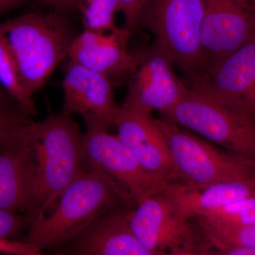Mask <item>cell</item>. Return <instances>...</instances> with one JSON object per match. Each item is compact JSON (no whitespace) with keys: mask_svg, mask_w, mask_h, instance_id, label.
I'll return each mask as SVG.
<instances>
[{"mask_svg":"<svg viewBox=\"0 0 255 255\" xmlns=\"http://www.w3.org/2000/svg\"><path fill=\"white\" fill-rule=\"evenodd\" d=\"M48 216L31 223L22 241L54 251L110 210L133 201L118 183L99 171L83 169L63 191Z\"/></svg>","mask_w":255,"mask_h":255,"instance_id":"obj_2","label":"cell"},{"mask_svg":"<svg viewBox=\"0 0 255 255\" xmlns=\"http://www.w3.org/2000/svg\"><path fill=\"white\" fill-rule=\"evenodd\" d=\"M183 82L189 90L249 117L255 123V36Z\"/></svg>","mask_w":255,"mask_h":255,"instance_id":"obj_9","label":"cell"},{"mask_svg":"<svg viewBox=\"0 0 255 255\" xmlns=\"http://www.w3.org/2000/svg\"><path fill=\"white\" fill-rule=\"evenodd\" d=\"M164 117L228 152L255 162V123L249 117L189 89Z\"/></svg>","mask_w":255,"mask_h":255,"instance_id":"obj_6","label":"cell"},{"mask_svg":"<svg viewBox=\"0 0 255 255\" xmlns=\"http://www.w3.org/2000/svg\"><path fill=\"white\" fill-rule=\"evenodd\" d=\"M0 85L7 92L25 114L34 117L37 110L32 97L23 86L17 65L0 34Z\"/></svg>","mask_w":255,"mask_h":255,"instance_id":"obj_18","label":"cell"},{"mask_svg":"<svg viewBox=\"0 0 255 255\" xmlns=\"http://www.w3.org/2000/svg\"><path fill=\"white\" fill-rule=\"evenodd\" d=\"M178 255H196V254H181Z\"/></svg>","mask_w":255,"mask_h":255,"instance_id":"obj_31","label":"cell"},{"mask_svg":"<svg viewBox=\"0 0 255 255\" xmlns=\"http://www.w3.org/2000/svg\"><path fill=\"white\" fill-rule=\"evenodd\" d=\"M13 106H17V105L15 103L14 100L11 98L7 92L0 85V107H13Z\"/></svg>","mask_w":255,"mask_h":255,"instance_id":"obj_29","label":"cell"},{"mask_svg":"<svg viewBox=\"0 0 255 255\" xmlns=\"http://www.w3.org/2000/svg\"><path fill=\"white\" fill-rule=\"evenodd\" d=\"M155 122L168 146L177 183L198 189L222 181L255 180V162L216 148L168 121Z\"/></svg>","mask_w":255,"mask_h":255,"instance_id":"obj_5","label":"cell"},{"mask_svg":"<svg viewBox=\"0 0 255 255\" xmlns=\"http://www.w3.org/2000/svg\"><path fill=\"white\" fill-rule=\"evenodd\" d=\"M0 254L4 255H45L36 247L22 240L0 239Z\"/></svg>","mask_w":255,"mask_h":255,"instance_id":"obj_25","label":"cell"},{"mask_svg":"<svg viewBox=\"0 0 255 255\" xmlns=\"http://www.w3.org/2000/svg\"><path fill=\"white\" fill-rule=\"evenodd\" d=\"M125 17V27L130 33L137 31V21L146 0H119Z\"/></svg>","mask_w":255,"mask_h":255,"instance_id":"obj_24","label":"cell"},{"mask_svg":"<svg viewBox=\"0 0 255 255\" xmlns=\"http://www.w3.org/2000/svg\"><path fill=\"white\" fill-rule=\"evenodd\" d=\"M28 128L14 142L0 148V209L31 218L34 169Z\"/></svg>","mask_w":255,"mask_h":255,"instance_id":"obj_16","label":"cell"},{"mask_svg":"<svg viewBox=\"0 0 255 255\" xmlns=\"http://www.w3.org/2000/svg\"><path fill=\"white\" fill-rule=\"evenodd\" d=\"M84 134L63 111L28 126L34 169L32 222L46 215L83 170Z\"/></svg>","mask_w":255,"mask_h":255,"instance_id":"obj_1","label":"cell"},{"mask_svg":"<svg viewBox=\"0 0 255 255\" xmlns=\"http://www.w3.org/2000/svg\"><path fill=\"white\" fill-rule=\"evenodd\" d=\"M119 11H122L119 0H82L85 30L106 33L117 29L115 15Z\"/></svg>","mask_w":255,"mask_h":255,"instance_id":"obj_21","label":"cell"},{"mask_svg":"<svg viewBox=\"0 0 255 255\" xmlns=\"http://www.w3.org/2000/svg\"><path fill=\"white\" fill-rule=\"evenodd\" d=\"M83 168L108 175L135 204L165 192L170 184L147 172L120 138L105 129L88 128L84 134Z\"/></svg>","mask_w":255,"mask_h":255,"instance_id":"obj_10","label":"cell"},{"mask_svg":"<svg viewBox=\"0 0 255 255\" xmlns=\"http://www.w3.org/2000/svg\"><path fill=\"white\" fill-rule=\"evenodd\" d=\"M127 219L135 237L155 255L195 254L202 241L198 226L165 192L148 196L129 209Z\"/></svg>","mask_w":255,"mask_h":255,"instance_id":"obj_7","label":"cell"},{"mask_svg":"<svg viewBox=\"0 0 255 255\" xmlns=\"http://www.w3.org/2000/svg\"><path fill=\"white\" fill-rule=\"evenodd\" d=\"M117 136L150 173L177 183L168 146L151 116L119 107L114 121Z\"/></svg>","mask_w":255,"mask_h":255,"instance_id":"obj_14","label":"cell"},{"mask_svg":"<svg viewBox=\"0 0 255 255\" xmlns=\"http://www.w3.org/2000/svg\"><path fill=\"white\" fill-rule=\"evenodd\" d=\"M206 0H146L137 29L153 35L167 50L184 79L192 78L204 65L201 30Z\"/></svg>","mask_w":255,"mask_h":255,"instance_id":"obj_4","label":"cell"},{"mask_svg":"<svg viewBox=\"0 0 255 255\" xmlns=\"http://www.w3.org/2000/svg\"><path fill=\"white\" fill-rule=\"evenodd\" d=\"M195 254L196 255H255V249L242 248H216L208 244L202 240Z\"/></svg>","mask_w":255,"mask_h":255,"instance_id":"obj_26","label":"cell"},{"mask_svg":"<svg viewBox=\"0 0 255 255\" xmlns=\"http://www.w3.org/2000/svg\"><path fill=\"white\" fill-rule=\"evenodd\" d=\"M26 0H0V16L21 6Z\"/></svg>","mask_w":255,"mask_h":255,"instance_id":"obj_28","label":"cell"},{"mask_svg":"<svg viewBox=\"0 0 255 255\" xmlns=\"http://www.w3.org/2000/svg\"><path fill=\"white\" fill-rule=\"evenodd\" d=\"M238 1H242V2L248 3L249 1H252V0H238Z\"/></svg>","mask_w":255,"mask_h":255,"instance_id":"obj_30","label":"cell"},{"mask_svg":"<svg viewBox=\"0 0 255 255\" xmlns=\"http://www.w3.org/2000/svg\"><path fill=\"white\" fill-rule=\"evenodd\" d=\"M174 66L168 52L156 41L135 54L122 108L147 116L154 110L164 115L169 113L188 90L176 75Z\"/></svg>","mask_w":255,"mask_h":255,"instance_id":"obj_8","label":"cell"},{"mask_svg":"<svg viewBox=\"0 0 255 255\" xmlns=\"http://www.w3.org/2000/svg\"><path fill=\"white\" fill-rule=\"evenodd\" d=\"M32 121L17 106L0 107V148L21 136Z\"/></svg>","mask_w":255,"mask_h":255,"instance_id":"obj_22","label":"cell"},{"mask_svg":"<svg viewBox=\"0 0 255 255\" xmlns=\"http://www.w3.org/2000/svg\"><path fill=\"white\" fill-rule=\"evenodd\" d=\"M252 1H253V2L255 3V0H252Z\"/></svg>","mask_w":255,"mask_h":255,"instance_id":"obj_32","label":"cell"},{"mask_svg":"<svg viewBox=\"0 0 255 255\" xmlns=\"http://www.w3.org/2000/svg\"><path fill=\"white\" fill-rule=\"evenodd\" d=\"M31 223L26 214L0 209V239L22 240Z\"/></svg>","mask_w":255,"mask_h":255,"instance_id":"obj_23","label":"cell"},{"mask_svg":"<svg viewBox=\"0 0 255 255\" xmlns=\"http://www.w3.org/2000/svg\"><path fill=\"white\" fill-rule=\"evenodd\" d=\"M44 6L53 11L67 15L70 13L81 11L82 0H38Z\"/></svg>","mask_w":255,"mask_h":255,"instance_id":"obj_27","label":"cell"},{"mask_svg":"<svg viewBox=\"0 0 255 255\" xmlns=\"http://www.w3.org/2000/svg\"><path fill=\"white\" fill-rule=\"evenodd\" d=\"M128 210L124 206L110 210L49 255H155L130 229Z\"/></svg>","mask_w":255,"mask_h":255,"instance_id":"obj_13","label":"cell"},{"mask_svg":"<svg viewBox=\"0 0 255 255\" xmlns=\"http://www.w3.org/2000/svg\"><path fill=\"white\" fill-rule=\"evenodd\" d=\"M132 33L127 28L106 33L84 30L70 46L68 60L113 78H128L135 55L128 51Z\"/></svg>","mask_w":255,"mask_h":255,"instance_id":"obj_15","label":"cell"},{"mask_svg":"<svg viewBox=\"0 0 255 255\" xmlns=\"http://www.w3.org/2000/svg\"><path fill=\"white\" fill-rule=\"evenodd\" d=\"M219 228H238L255 225V196L239 199L194 219Z\"/></svg>","mask_w":255,"mask_h":255,"instance_id":"obj_19","label":"cell"},{"mask_svg":"<svg viewBox=\"0 0 255 255\" xmlns=\"http://www.w3.org/2000/svg\"><path fill=\"white\" fill-rule=\"evenodd\" d=\"M0 34L14 57L23 86L33 97L63 60L77 35L65 15L27 13L0 23Z\"/></svg>","mask_w":255,"mask_h":255,"instance_id":"obj_3","label":"cell"},{"mask_svg":"<svg viewBox=\"0 0 255 255\" xmlns=\"http://www.w3.org/2000/svg\"><path fill=\"white\" fill-rule=\"evenodd\" d=\"M62 87L63 112L80 115L87 129L114 127L119 107L110 77L68 60L64 66Z\"/></svg>","mask_w":255,"mask_h":255,"instance_id":"obj_11","label":"cell"},{"mask_svg":"<svg viewBox=\"0 0 255 255\" xmlns=\"http://www.w3.org/2000/svg\"><path fill=\"white\" fill-rule=\"evenodd\" d=\"M202 240L219 248L255 249V225L238 228H219L196 222Z\"/></svg>","mask_w":255,"mask_h":255,"instance_id":"obj_20","label":"cell"},{"mask_svg":"<svg viewBox=\"0 0 255 255\" xmlns=\"http://www.w3.org/2000/svg\"><path fill=\"white\" fill-rule=\"evenodd\" d=\"M165 193L186 217L193 220L233 201L255 196V180L222 181L198 189L170 183Z\"/></svg>","mask_w":255,"mask_h":255,"instance_id":"obj_17","label":"cell"},{"mask_svg":"<svg viewBox=\"0 0 255 255\" xmlns=\"http://www.w3.org/2000/svg\"><path fill=\"white\" fill-rule=\"evenodd\" d=\"M255 36V14L248 3L238 0H206L201 30L203 68L226 58Z\"/></svg>","mask_w":255,"mask_h":255,"instance_id":"obj_12","label":"cell"}]
</instances>
